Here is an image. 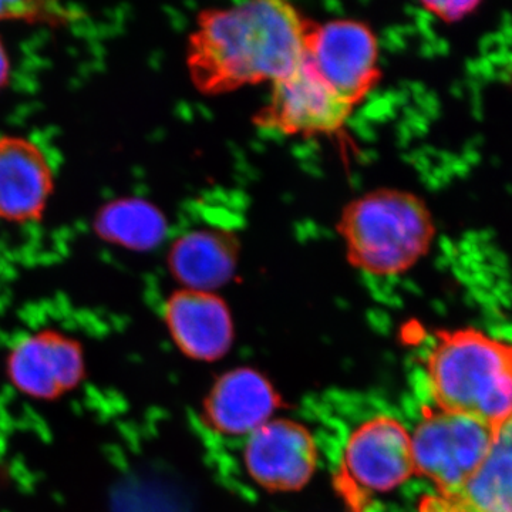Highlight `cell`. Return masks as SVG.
<instances>
[{
	"label": "cell",
	"mask_w": 512,
	"mask_h": 512,
	"mask_svg": "<svg viewBox=\"0 0 512 512\" xmlns=\"http://www.w3.org/2000/svg\"><path fill=\"white\" fill-rule=\"evenodd\" d=\"M303 59L353 107L362 103L382 79L376 33L362 20L309 22Z\"/></svg>",
	"instance_id": "6"
},
{
	"label": "cell",
	"mask_w": 512,
	"mask_h": 512,
	"mask_svg": "<svg viewBox=\"0 0 512 512\" xmlns=\"http://www.w3.org/2000/svg\"><path fill=\"white\" fill-rule=\"evenodd\" d=\"M346 259L373 276L406 274L430 254L437 225L414 192L377 188L345 205L338 221Z\"/></svg>",
	"instance_id": "3"
},
{
	"label": "cell",
	"mask_w": 512,
	"mask_h": 512,
	"mask_svg": "<svg viewBox=\"0 0 512 512\" xmlns=\"http://www.w3.org/2000/svg\"><path fill=\"white\" fill-rule=\"evenodd\" d=\"M417 512H512V416L495 427L477 470L456 488L424 494Z\"/></svg>",
	"instance_id": "12"
},
{
	"label": "cell",
	"mask_w": 512,
	"mask_h": 512,
	"mask_svg": "<svg viewBox=\"0 0 512 512\" xmlns=\"http://www.w3.org/2000/svg\"><path fill=\"white\" fill-rule=\"evenodd\" d=\"M309 22L291 3L251 0L202 10L187 45L188 73L205 96L275 83L303 60Z\"/></svg>",
	"instance_id": "1"
},
{
	"label": "cell",
	"mask_w": 512,
	"mask_h": 512,
	"mask_svg": "<svg viewBox=\"0 0 512 512\" xmlns=\"http://www.w3.org/2000/svg\"><path fill=\"white\" fill-rule=\"evenodd\" d=\"M94 231L103 241L134 252L153 251L168 235L164 212L153 202L127 197L101 207Z\"/></svg>",
	"instance_id": "15"
},
{
	"label": "cell",
	"mask_w": 512,
	"mask_h": 512,
	"mask_svg": "<svg viewBox=\"0 0 512 512\" xmlns=\"http://www.w3.org/2000/svg\"><path fill=\"white\" fill-rule=\"evenodd\" d=\"M279 396L261 373L248 367L218 379L204 402L205 421L229 437H248L274 417Z\"/></svg>",
	"instance_id": "13"
},
{
	"label": "cell",
	"mask_w": 512,
	"mask_h": 512,
	"mask_svg": "<svg viewBox=\"0 0 512 512\" xmlns=\"http://www.w3.org/2000/svg\"><path fill=\"white\" fill-rule=\"evenodd\" d=\"M494 434L495 427L476 417L433 407L410 433L414 474L430 481L433 491L456 488L483 463Z\"/></svg>",
	"instance_id": "5"
},
{
	"label": "cell",
	"mask_w": 512,
	"mask_h": 512,
	"mask_svg": "<svg viewBox=\"0 0 512 512\" xmlns=\"http://www.w3.org/2000/svg\"><path fill=\"white\" fill-rule=\"evenodd\" d=\"M10 386L36 402H56L87 377L82 342L57 329H37L13 340L5 356Z\"/></svg>",
	"instance_id": "7"
},
{
	"label": "cell",
	"mask_w": 512,
	"mask_h": 512,
	"mask_svg": "<svg viewBox=\"0 0 512 512\" xmlns=\"http://www.w3.org/2000/svg\"><path fill=\"white\" fill-rule=\"evenodd\" d=\"M271 86L268 103L254 117L256 126L264 130L291 137L330 136L342 130L355 110L305 59Z\"/></svg>",
	"instance_id": "8"
},
{
	"label": "cell",
	"mask_w": 512,
	"mask_h": 512,
	"mask_svg": "<svg viewBox=\"0 0 512 512\" xmlns=\"http://www.w3.org/2000/svg\"><path fill=\"white\" fill-rule=\"evenodd\" d=\"M241 244L227 229L200 228L175 238L167 255L168 269L181 289L217 292L237 274Z\"/></svg>",
	"instance_id": "14"
},
{
	"label": "cell",
	"mask_w": 512,
	"mask_h": 512,
	"mask_svg": "<svg viewBox=\"0 0 512 512\" xmlns=\"http://www.w3.org/2000/svg\"><path fill=\"white\" fill-rule=\"evenodd\" d=\"M168 333L181 353L201 362L227 355L234 342V322L217 292L178 289L164 303Z\"/></svg>",
	"instance_id": "11"
},
{
	"label": "cell",
	"mask_w": 512,
	"mask_h": 512,
	"mask_svg": "<svg viewBox=\"0 0 512 512\" xmlns=\"http://www.w3.org/2000/svg\"><path fill=\"white\" fill-rule=\"evenodd\" d=\"M424 12L429 13L440 22L447 25L464 22L470 16L476 15L481 3L478 2H423L420 3Z\"/></svg>",
	"instance_id": "16"
},
{
	"label": "cell",
	"mask_w": 512,
	"mask_h": 512,
	"mask_svg": "<svg viewBox=\"0 0 512 512\" xmlns=\"http://www.w3.org/2000/svg\"><path fill=\"white\" fill-rule=\"evenodd\" d=\"M53 191L55 174L45 151L26 137H0V221L40 220Z\"/></svg>",
	"instance_id": "10"
},
{
	"label": "cell",
	"mask_w": 512,
	"mask_h": 512,
	"mask_svg": "<svg viewBox=\"0 0 512 512\" xmlns=\"http://www.w3.org/2000/svg\"><path fill=\"white\" fill-rule=\"evenodd\" d=\"M318 447L298 421L272 419L249 434L244 463L249 476L275 493L301 490L318 467Z\"/></svg>",
	"instance_id": "9"
},
{
	"label": "cell",
	"mask_w": 512,
	"mask_h": 512,
	"mask_svg": "<svg viewBox=\"0 0 512 512\" xmlns=\"http://www.w3.org/2000/svg\"><path fill=\"white\" fill-rule=\"evenodd\" d=\"M433 407L497 427L512 416V343L483 329H444L427 352Z\"/></svg>",
	"instance_id": "2"
},
{
	"label": "cell",
	"mask_w": 512,
	"mask_h": 512,
	"mask_svg": "<svg viewBox=\"0 0 512 512\" xmlns=\"http://www.w3.org/2000/svg\"><path fill=\"white\" fill-rule=\"evenodd\" d=\"M10 72H12V63L5 43L0 39V90L5 89L6 84L10 80Z\"/></svg>",
	"instance_id": "17"
},
{
	"label": "cell",
	"mask_w": 512,
	"mask_h": 512,
	"mask_svg": "<svg viewBox=\"0 0 512 512\" xmlns=\"http://www.w3.org/2000/svg\"><path fill=\"white\" fill-rule=\"evenodd\" d=\"M413 476L410 431L396 417L379 414L349 434L335 488L348 512H369L377 498L393 493Z\"/></svg>",
	"instance_id": "4"
}]
</instances>
